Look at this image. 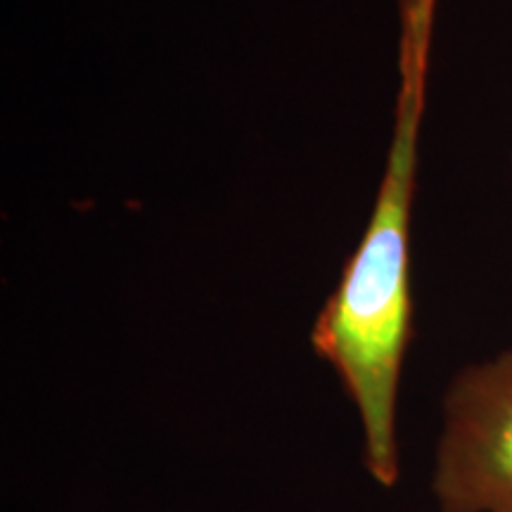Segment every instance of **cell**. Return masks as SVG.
<instances>
[{"label":"cell","instance_id":"1","mask_svg":"<svg viewBox=\"0 0 512 512\" xmlns=\"http://www.w3.org/2000/svg\"><path fill=\"white\" fill-rule=\"evenodd\" d=\"M430 43H399L394 136L373 216L320 309L311 347L330 363L363 427V467L382 489L401 477L396 406L413 339L411 214Z\"/></svg>","mask_w":512,"mask_h":512},{"label":"cell","instance_id":"2","mask_svg":"<svg viewBox=\"0 0 512 512\" xmlns=\"http://www.w3.org/2000/svg\"><path fill=\"white\" fill-rule=\"evenodd\" d=\"M430 489L439 512H512V347L448 382Z\"/></svg>","mask_w":512,"mask_h":512},{"label":"cell","instance_id":"3","mask_svg":"<svg viewBox=\"0 0 512 512\" xmlns=\"http://www.w3.org/2000/svg\"><path fill=\"white\" fill-rule=\"evenodd\" d=\"M401 19V41L432 43L437 0H396Z\"/></svg>","mask_w":512,"mask_h":512}]
</instances>
